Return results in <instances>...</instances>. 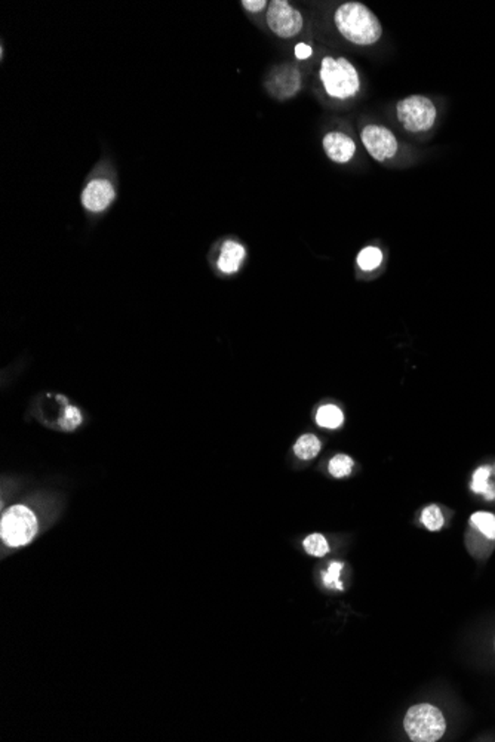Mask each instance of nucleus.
<instances>
[{
	"label": "nucleus",
	"mask_w": 495,
	"mask_h": 742,
	"mask_svg": "<svg viewBox=\"0 0 495 742\" xmlns=\"http://www.w3.org/2000/svg\"><path fill=\"white\" fill-rule=\"evenodd\" d=\"M334 23L341 36L354 45L369 46L382 39V23L364 4L346 2L340 5L334 15Z\"/></svg>",
	"instance_id": "1"
},
{
	"label": "nucleus",
	"mask_w": 495,
	"mask_h": 742,
	"mask_svg": "<svg viewBox=\"0 0 495 742\" xmlns=\"http://www.w3.org/2000/svg\"><path fill=\"white\" fill-rule=\"evenodd\" d=\"M320 81L327 93L337 100H347L359 92L360 81L354 66L346 58L325 56L320 66Z\"/></svg>",
	"instance_id": "2"
},
{
	"label": "nucleus",
	"mask_w": 495,
	"mask_h": 742,
	"mask_svg": "<svg viewBox=\"0 0 495 742\" xmlns=\"http://www.w3.org/2000/svg\"><path fill=\"white\" fill-rule=\"evenodd\" d=\"M404 728L414 742H436L444 736L446 721L439 708L430 704H417L408 710Z\"/></svg>",
	"instance_id": "3"
},
{
	"label": "nucleus",
	"mask_w": 495,
	"mask_h": 742,
	"mask_svg": "<svg viewBox=\"0 0 495 742\" xmlns=\"http://www.w3.org/2000/svg\"><path fill=\"white\" fill-rule=\"evenodd\" d=\"M37 534V519L26 505H14L5 511L0 523V535L9 547H23Z\"/></svg>",
	"instance_id": "4"
},
{
	"label": "nucleus",
	"mask_w": 495,
	"mask_h": 742,
	"mask_svg": "<svg viewBox=\"0 0 495 742\" xmlns=\"http://www.w3.org/2000/svg\"><path fill=\"white\" fill-rule=\"evenodd\" d=\"M396 113L397 120L412 134L432 129L437 116L434 104L423 95H412V97L401 100L396 105Z\"/></svg>",
	"instance_id": "5"
},
{
	"label": "nucleus",
	"mask_w": 495,
	"mask_h": 742,
	"mask_svg": "<svg viewBox=\"0 0 495 742\" xmlns=\"http://www.w3.org/2000/svg\"><path fill=\"white\" fill-rule=\"evenodd\" d=\"M265 21H267L269 29L280 39L295 37L304 26L301 12L291 6L287 0H273V2H270Z\"/></svg>",
	"instance_id": "6"
},
{
	"label": "nucleus",
	"mask_w": 495,
	"mask_h": 742,
	"mask_svg": "<svg viewBox=\"0 0 495 742\" xmlns=\"http://www.w3.org/2000/svg\"><path fill=\"white\" fill-rule=\"evenodd\" d=\"M360 140L364 143L368 153L378 162H384L386 159H392L397 153V141L393 132L386 126L379 125H368L364 128L360 134Z\"/></svg>",
	"instance_id": "7"
},
{
	"label": "nucleus",
	"mask_w": 495,
	"mask_h": 742,
	"mask_svg": "<svg viewBox=\"0 0 495 742\" xmlns=\"http://www.w3.org/2000/svg\"><path fill=\"white\" fill-rule=\"evenodd\" d=\"M116 197V190L107 180H92L82 193V203L91 212H101Z\"/></svg>",
	"instance_id": "8"
},
{
	"label": "nucleus",
	"mask_w": 495,
	"mask_h": 742,
	"mask_svg": "<svg viewBox=\"0 0 495 742\" xmlns=\"http://www.w3.org/2000/svg\"><path fill=\"white\" fill-rule=\"evenodd\" d=\"M301 78L295 67L283 66L276 68L269 79V91L280 100L291 98L300 89Z\"/></svg>",
	"instance_id": "9"
},
{
	"label": "nucleus",
	"mask_w": 495,
	"mask_h": 742,
	"mask_svg": "<svg viewBox=\"0 0 495 742\" xmlns=\"http://www.w3.org/2000/svg\"><path fill=\"white\" fill-rule=\"evenodd\" d=\"M325 155L335 163H347L356 153L354 141L342 132H330L322 141Z\"/></svg>",
	"instance_id": "10"
},
{
	"label": "nucleus",
	"mask_w": 495,
	"mask_h": 742,
	"mask_svg": "<svg viewBox=\"0 0 495 742\" xmlns=\"http://www.w3.org/2000/svg\"><path fill=\"white\" fill-rule=\"evenodd\" d=\"M246 251L245 247L233 240H227L223 247L221 254L218 257V269L225 274H233L239 270L242 261L245 259Z\"/></svg>",
	"instance_id": "11"
},
{
	"label": "nucleus",
	"mask_w": 495,
	"mask_h": 742,
	"mask_svg": "<svg viewBox=\"0 0 495 742\" xmlns=\"http://www.w3.org/2000/svg\"><path fill=\"white\" fill-rule=\"evenodd\" d=\"M316 423L323 428L335 430L345 423V413L335 405L322 406L316 413Z\"/></svg>",
	"instance_id": "12"
},
{
	"label": "nucleus",
	"mask_w": 495,
	"mask_h": 742,
	"mask_svg": "<svg viewBox=\"0 0 495 742\" xmlns=\"http://www.w3.org/2000/svg\"><path fill=\"white\" fill-rule=\"evenodd\" d=\"M320 448H322V443L315 434H304L297 440V443L294 446V452L300 460L307 461V460H313L315 456H317V453L320 452Z\"/></svg>",
	"instance_id": "13"
},
{
	"label": "nucleus",
	"mask_w": 495,
	"mask_h": 742,
	"mask_svg": "<svg viewBox=\"0 0 495 742\" xmlns=\"http://www.w3.org/2000/svg\"><path fill=\"white\" fill-rule=\"evenodd\" d=\"M489 475L491 468L489 467H479L473 474L471 480V490L474 493H482L485 495L486 500H495V489L489 483Z\"/></svg>",
	"instance_id": "14"
},
{
	"label": "nucleus",
	"mask_w": 495,
	"mask_h": 742,
	"mask_svg": "<svg viewBox=\"0 0 495 742\" xmlns=\"http://www.w3.org/2000/svg\"><path fill=\"white\" fill-rule=\"evenodd\" d=\"M470 523L489 540H495V515L486 511H478L471 515Z\"/></svg>",
	"instance_id": "15"
},
{
	"label": "nucleus",
	"mask_w": 495,
	"mask_h": 742,
	"mask_svg": "<svg viewBox=\"0 0 495 742\" xmlns=\"http://www.w3.org/2000/svg\"><path fill=\"white\" fill-rule=\"evenodd\" d=\"M383 261V254L375 246H368L365 249H362L357 255V265L364 272H372Z\"/></svg>",
	"instance_id": "16"
},
{
	"label": "nucleus",
	"mask_w": 495,
	"mask_h": 742,
	"mask_svg": "<svg viewBox=\"0 0 495 742\" xmlns=\"http://www.w3.org/2000/svg\"><path fill=\"white\" fill-rule=\"evenodd\" d=\"M353 465H354V463L349 455L338 453L330 461L328 470L335 479H342V478H347V475L352 473Z\"/></svg>",
	"instance_id": "17"
},
{
	"label": "nucleus",
	"mask_w": 495,
	"mask_h": 742,
	"mask_svg": "<svg viewBox=\"0 0 495 742\" xmlns=\"http://www.w3.org/2000/svg\"><path fill=\"white\" fill-rule=\"evenodd\" d=\"M304 550L307 551L310 556L315 557H323L330 551V544L327 538L320 534H312L309 535L302 542Z\"/></svg>",
	"instance_id": "18"
},
{
	"label": "nucleus",
	"mask_w": 495,
	"mask_h": 742,
	"mask_svg": "<svg viewBox=\"0 0 495 742\" xmlns=\"http://www.w3.org/2000/svg\"><path fill=\"white\" fill-rule=\"evenodd\" d=\"M422 522H423V525H424L429 530H432V532L441 530L442 526H444V523H445V520H444V515H442L441 508L437 507V505H434V504H433V505H429V507H426V508L423 510V512H422Z\"/></svg>",
	"instance_id": "19"
},
{
	"label": "nucleus",
	"mask_w": 495,
	"mask_h": 742,
	"mask_svg": "<svg viewBox=\"0 0 495 742\" xmlns=\"http://www.w3.org/2000/svg\"><path fill=\"white\" fill-rule=\"evenodd\" d=\"M60 424L66 431H73L74 428H78L82 424L81 411L76 406H67L61 416Z\"/></svg>",
	"instance_id": "20"
},
{
	"label": "nucleus",
	"mask_w": 495,
	"mask_h": 742,
	"mask_svg": "<svg viewBox=\"0 0 495 742\" xmlns=\"http://www.w3.org/2000/svg\"><path fill=\"white\" fill-rule=\"evenodd\" d=\"M342 567H345V565H342L341 562L331 563L327 572L323 574V584H325L327 587H335L338 589H342V582L340 581V574H341Z\"/></svg>",
	"instance_id": "21"
},
{
	"label": "nucleus",
	"mask_w": 495,
	"mask_h": 742,
	"mask_svg": "<svg viewBox=\"0 0 495 742\" xmlns=\"http://www.w3.org/2000/svg\"><path fill=\"white\" fill-rule=\"evenodd\" d=\"M242 6L246 11H250L252 14H257V12L262 11L265 6H267V2H265V0H243Z\"/></svg>",
	"instance_id": "22"
},
{
	"label": "nucleus",
	"mask_w": 495,
	"mask_h": 742,
	"mask_svg": "<svg viewBox=\"0 0 495 742\" xmlns=\"http://www.w3.org/2000/svg\"><path fill=\"white\" fill-rule=\"evenodd\" d=\"M312 52H313L312 48H310L309 45H306V43H298V45L295 46V56H297L298 60H306V58H309V56L312 55Z\"/></svg>",
	"instance_id": "23"
}]
</instances>
